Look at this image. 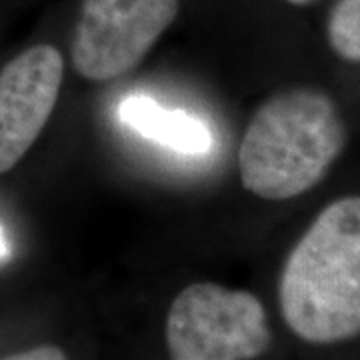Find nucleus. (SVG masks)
I'll list each match as a JSON object with an SVG mask.
<instances>
[{
    "label": "nucleus",
    "instance_id": "3",
    "mask_svg": "<svg viewBox=\"0 0 360 360\" xmlns=\"http://www.w3.org/2000/svg\"><path fill=\"white\" fill-rule=\"evenodd\" d=\"M172 360H252L270 347L264 307L246 290L198 283L184 288L167 316Z\"/></svg>",
    "mask_w": 360,
    "mask_h": 360
},
{
    "label": "nucleus",
    "instance_id": "10",
    "mask_svg": "<svg viewBox=\"0 0 360 360\" xmlns=\"http://www.w3.org/2000/svg\"><path fill=\"white\" fill-rule=\"evenodd\" d=\"M286 2L296 4V6H304V4H309V2H312V0H286Z\"/></svg>",
    "mask_w": 360,
    "mask_h": 360
},
{
    "label": "nucleus",
    "instance_id": "6",
    "mask_svg": "<svg viewBox=\"0 0 360 360\" xmlns=\"http://www.w3.org/2000/svg\"><path fill=\"white\" fill-rule=\"evenodd\" d=\"M118 118L144 139L165 144L176 153L205 155L212 146V134L200 118L162 108L153 98L130 96L122 101Z\"/></svg>",
    "mask_w": 360,
    "mask_h": 360
},
{
    "label": "nucleus",
    "instance_id": "9",
    "mask_svg": "<svg viewBox=\"0 0 360 360\" xmlns=\"http://www.w3.org/2000/svg\"><path fill=\"white\" fill-rule=\"evenodd\" d=\"M11 257V246L6 243V236H4V231H2V226H0V260H4V258Z\"/></svg>",
    "mask_w": 360,
    "mask_h": 360
},
{
    "label": "nucleus",
    "instance_id": "7",
    "mask_svg": "<svg viewBox=\"0 0 360 360\" xmlns=\"http://www.w3.org/2000/svg\"><path fill=\"white\" fill-rule=\"evenodd\" d=\"M330 49L348 63H360V0H336L326 22Z\"/></svg>",
    "mask_w": 360,
    "mask_h": 360
},
{
    "label": "nucleus",
    "instance_id": "5",
    "mask_svg": "<svg viewBox=\"0 0 360 360\" xmlns=\"http://www.w3.org/2000/svg\"><path fill=\"white\" fill-rule=\"evenodd\" d=\"M65 78L52 44L30 46L0 70V174L13 170L49 124Z\"/></svg>",
    "mask_w": 360,
    "mask_h": 360
},
{
    "label": "nucleus",
    "instance_id": "2",
    "mask_svg": "<svg viewBox=\"0 0 360 360\" xmlns=\"http://www.w3.org/2000/svg\"><path fill=\"white\" fill-rule=\"evenodd\" d=\"M347 144L335 101L298 86L270 96L246 124L238 172L246 191L262 200H290L321 182Z\"/></svg>",
    "mask_w": 360,
    "mask_h": 360
},
{
    "label": "nucleus",
    "instance_id": "4",
    "mask_svg": "<svg viewBox=\"0 0 360 360\" xmlns=\"http://www.w3.org/2000/svg\"><path fill=\"white\" fill-rule=\"evenodd\" d=\"M180 0H82L72 66L92 82L129 75L176 20Z\"/></svg>",
    "mask_w": 360,
    "mask_h": 360
},
{
    "label": "nucleus",
    "instance_id": "8",
    "mask_svg": "<svg viewBox=\"0 0 360 360\" xmlns=\"http://www.w3.org/2000/svg\"><path fill=\"white\" fill-rule=\"evenodd\" d=\"M6 360H66L65 352L56 347H39L26 350L20 354H14Z\"/></svg>",
    "mask_w": 360,
    "mask_h": 360
},
{
    "label": "nucleus",
    "instance_id": "1",
    "mask_svg": "<svg viewBox=\"0 0 360 360\" xmlns=\"http://www.w3.org/2000/svg\"><path fill=\"white\" fill-rule=\"evenodd\" d=\"M288 328L312 345L360 335V196L322 208L286 258L278 286Z\"/></svg>",
    "mask_w": 360,
    "mask_h": 360
}]
</instances>
